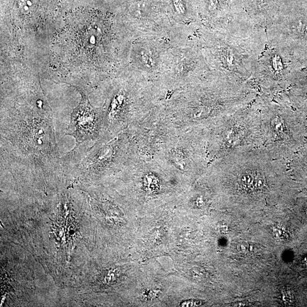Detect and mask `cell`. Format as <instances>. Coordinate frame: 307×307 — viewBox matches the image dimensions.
<instances>
[{
    "label": "cell",
    "mask_w": 307,
    "mask_h": 307,
    "mask_svg": "<svg viewBox=\"0 0 307 307\" xmlns=\"http://www.w3.org/2000/svg\"><path fill=\"white\" fill-rule=\"evenodd\" d=\"M236 199L257 200L274 194L288 180L286 161L263 147L229 154L217 166Z\"/></svg>",
    "instance_id": "6da1fadb"
},
{
    "label": "cell",
    "mask_w": 307,
    "mask_h": 307,
    "mask_svg": "<svg viewBox=\"0 0 307 307\" xmlns=\"http://www.w3.org/2000/svg\"><path fill=\"white\" fill-rule=\"evenodd\" d=\"M222 32L211 49L217 67L227 79L249 81L268 42L266 30L241 13L223 26Z\"/></svg>",
    "instance_id": "7a4b0ae2"
},
{
    "label": "cell",
    "mask_w": 307,
    "mask_h": 307,
    "mask_svg": "<svg viewBox=\"0 0 307 307\" xmlns=\"http://www.w3.org/2000/svg\"><path fill=\"white\" fill-rule=\"evenodd\" d=\"M252 103L263 124L262 147L273 158L289 161L307 141V118L290 105L284 92L260 93Z\"/></svg>",
    "instance_id": "3957f363"
},
{
    "label": "cell",
    "mask_w": 307,
    "mask_h": 307,
    "mask_svg": "<svg viewBox=\"0 0 307 307\" xmlns=\"http://www.w3.org/2000/svg\"><path fill=\"white\" fill-rule=\"evenodd\" d=\"M252 102L224 118L215 134L216 156H227L263 146V124L260 113Z\"/></svg>",
    "instance_id": "277c9868"
},
{
    "label": "cell",
    "mask_w": 307,
    "mask_h": 307,
    "mask_svg": "<svg viewBox=\"0 0 307 307\" xmlns=\"http://www.w3.org/2000/svg\"><path fill=\"white\" fill-rule=\"evenodd\" d=\"M298 58L288 49L268 42L252 79L261 93L284 92L297 72Z\"/></svg>",
    "instance_id": "5b68a950"
},
{
    "label": "cell",
    "mask_w": 307,
    "mask_h": 307,
    "mask_svg": "<svg viewBox=\"0 0 307 307\" xmlns=\"http://www.w3.org/2000/svg\"><path fill=\"white\" fill-rule=\"evenodd\" d=\"M97 122L95 110L85 100L73 112L67 134L74 137L77 143L89 140L95 136Z\"/></svg>",
    "instance_id": "8992f818"
},
{
    "label": "cell",
    "mask_w": 307,
    "mask_h": 307,
    "mask_svg": "<svg viewBox=\"0 0 307 307\" xmlns=\"http://www.w3.org/2000/svg\"><path fill=\"white\" fill-rule=\"evenodd\" d=\"M289 161L288 167L292 173L298 177L307 178V141Z\"/></svg>",
    "instance_id": "52a82bcc"
},
{
    "label": "cell",
    "mask_w": 307,
    "mask_h": 307,
    "mask_svg": "<svg viewBox=\"0 0 307 307\" xmlns=\"http://www.w3.org/2000/svg\"><path fill=\"white\" fill-rule=\"evenodd\" d=\"M173 158L175 163L181 168V169H184V162L183 158L181 154L175 153L173 154Z\"/></svg>",
    "instance_id": "ba28073f"
},
{
    "label": "cell",
    "mask_w": 307,
    "mask_h": 307,
    "mask_svg": "<svg viewBox=\"0 0 307 307\" xmlns=\"http://www.w3.org/2000/svg\"><path fill=\"white\" fill-rule=\"evenodd\" d=\"M249 245L247 243H240L237 245V252H239L241 254H247L249 252Z\"/></svg>",
    "instance_id": "9c48e42d"
}]
</instances>
